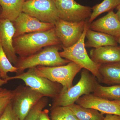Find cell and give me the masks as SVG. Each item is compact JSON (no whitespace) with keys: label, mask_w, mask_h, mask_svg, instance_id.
Here are the masks:
<instances>
[{"label":"cell","mask_w":120,"mask_h":120,"mask_svg":"<svg viewBox=\"0 0 120 120\" xmlns=\"http://www.w3.org/2000/svg\"><path fill=\"white\" fill-rule=\"evenodd\" d=\"M48 102L47 97L42 98L31 109L24 120H37L39 114L47 105Z\"/></svg>","instance_id":"25"},{"label":"cell","mask_w":120,"mask_h":120,"mask_svg":"<svg viewBox=\"0 0 120 120\" xmlns=\"http://www.w3.org/2000/svg\"><path fill=\"white\" fill-rule=\"evenodd\" d=\"M114 101L115 102L117 103L118 105H119L120 106V101Z\"/></svg>","instance_id":"31"},{"label":"cell","mask_w":120,"mask_h":120,"mask_svg":"<svg viewBox=\"0 0 120 120\" xmlns=\"http://www.w3.org/2000/svg\"><path fill=\"white\" fill-rule=\"evenodd\" d=\"M15 90L12 108L20 120H24L31 109L44 97L26 86H19Z\"/></svg>","instance_id":"8"},{"label":"cell","mask_w":120,"mask_h":120,"mask_svg":"<svg viewBox=\"0 0 120 120\" xmlns=\"http://www.w3.org/2000/svg\"><path fill=\"white\" fill-rule=\"evenodd\" d=\"M24 2V0H0L2 8L0 19L13 22L22 12Z\"/></svg>","instance_id":"18"},{"label":"cell","mask_w":120,"mask_h":120,"mask_svg":"<svg viewBox=\"0 0 120 120\" xmlns=\"http://www.w3.org/2000/svg\"></svg>","instance_id":"34"},{"label":"cell","mask_w":120,"mask_h":120,"mask_svg":"<svg viewBox=\"0 0 120 120\" xmlns=\"http://www.w3.org/2000/svg\"><path fill=\"white\" fill-rule=\"evenodd\" d=\"M92 94L110 101H120V85L106 86L98 83Z\"/></svg>","instance_id":"20"},{"label":"cell","mask_w":120,"mask_h":120,"mask_svg":"<svg viewBox=\"0 0 120 120\" xmlns=\"http://www.w3.org/2000/svg\"><path fill=\"white\" fill-rule=\"evenodd\" d=\"M91 30L102 32L118 38L120 37V22L113 11L89 25Z\"/></svg>","instance_id":"14"},{"label":"cell","mask_w":120,"mask_h":120,"mask_svg":"<svg viewBox=\"0 0 120 120\" xmlns=\"http://www.w3.org/2000/svg\"><path fill=\"white\" fill-rule=\"evenodd\" d=\"M61 45L49 46L32 55L19 57L15 66L17 69L16 75L22 73L26 69L38 66H61L71 62L60 56L59 51L62 48Z\"/></svg>","instance_id":"2"},{"label":"cell","mask_w":120,"mask_h":120,"mask_svg":"<svg viewBox=\"0 0 120 120\" xmlns=\"http://www.w3.org/2000/svg\"><path fill=\"white\" fill-rule=\"evenodd\" d=\"M98 83L95 76L83 69L79 81L75 85L69 88L62 87L59 94L53 99L52 107L68 106L75 103L83 95L93 93Z\"/></svg>","instance_id":"3"},{"label":"cell","mask_w":120,"mask_h":120,"mask_svg":"<svg viewBox=\"0 0 120 120\" xmlns=\"http://www.w3.org/2000/svg\"><path fill=\"white\" fill-rule=\"evenodd\" d=\"M75 103L85 108H91L103 114H112L120 116V106L113 101L98 97L93 94L84 95Z\"/></svg>","instance_id":"12"},{"label":"cell","mask_w":120,"mask_h":120,"mask_svg":"<svg viewBox=\"0 0 120 120\" xmlns=\"http://www.w3.org/2000/svg\"><path fill=\"white\" fill-rule=\"evenodd\" d=\"M88 24V21L79 41L70 47H62L63 50L60 52V54L62 58L75 62L82 68L88 70L100 82L101 77L99 69L101 64L95 63L91 60L86 49L85 39L86 32L89 27Z\"/></svg>","instance_id":"4"},{"label":"cell","mask_w":120,"mask_h":120,"mask_svg":"<svg viewBox=\"0 0 120 120\" xmlns=\"http://www.w3.org/2000/svg\"><path fill=\"white\" fill-rule=\"evenodd\" d=\"M117 41L118 43H119L120 45V37L118 38H117Z\"/></svg>","instance_id":"32"},{"label":"cell","mask_w":120,"mask_h":120,"mask_svg":"<svg viewBox=\"0 0 120 120\" xmlns=\"http://www.w3.org/2000/svg\"><path fill=\"white\" fill-rule=\"evenodd\" d=\"M87 20L79 22H69L59 19L54 24L56 34L62 47H68L79 41L83 33Z\"/></svg>","instance_id":"9"},{"label":"cell","mask_w":120,"mask_h":120,"mask_svg":"<svg viewBox=\"0 0 120 120\" xmlns=\"http://www.w3.org/2000/svg\"><path fill=\"white\" fill-rule=\"evenodd\" d=\"M78 120H103L104 114L97 110L85 108L75 103L68 106Z\"/></svg>","instance_id":"19"},{"label":"cell","mask_w":120,"mask_h":120,"mask_svg":"<svg viewBox=\"0 0 120 120\" xmlns=\"http://www.w3.org/2000/svg\"><path fill=\"white\" fill-rule=\"evenodd\" d=\"M24 1H28V0H24Z\"/></svg>","instance_id":"33"},{"label":"cell","mask_w":120,"mask_h":120,"mask_svg":"<svg viewBox=\"0 0 120 120\" xmlns=\"http://www.w3.org/2000/svg\"><path fill=\"white\" fill-rule=\"evenodd\" d=\"M8 81L7 79H3L0 77V90L2 88V86L5 84L8 83Z\"/></svg>","instance_id":"29"},{"label":"cell","mask_w":120,"mask_h":120,"mask_svg":"<svg viewBox=\"0 0 120 120\" xmlns=\"http://www.w3.org/2000/svg\"><path fill=\"white\" fill-rule=\"evenodd\" d=\"M59 18L69 22H79L90 18L92 8L78 4L75 0H54Z\"/></svg>","instance_id":"10"},{"label":"cell","mask_w":120,"mask_h":120,"mask_svg":"<svg viewBox=\"0 0 120 120\" xmlns=\"http://www.w3.org/2000/svg\"><path fill=\"white\" fill-rule=\"evenodd\" d=\"M116 8L117 11L116 14L120 22V4L118 5V7Z\"/></svg>","instance_id":"30"},{"label":"cell","mask_w":120,"mask_h":120,"mask_svg":"<svg viewBox=\"0 0 120 120\" xmlns=\"http://www.w3.org/2000/svg\"><path fill=\"white\" fill-rule=\"evenodd\" d=\"M7 79L8 81L13 79L21 80L26 86L43 95L44 97L53 99L58 95L62 87L60 84L38 75L35 71L34 68L28 69L26 72L9 76Z\"/></svg>","instance_id":"5"},{"label":"cell","mask_w":120,"mask_h":120,"mask_svg":"<svg viewBox=\"0 0 120 120\" xmlns=\"http://www.w3.org/2000/svg\"><path fill=\"white\" fill-rule=\"evenodd\" d=\"M15 94V90L1 88L0 90V116L11 102Z\"/></svg>","instance_id":"24"},{"label":"cell","mask_w":120,"mask_h":120,"mask_svg":"<svg viewBox=\"0 0 120 120\" xmlns=\"http://www.w3.org/2000/svg\"><path fill=\"white\" fill-rule=\"evenodd\" d=\"M15 32L12 22L9 20L0 19V43L8 60L15 66L18 60L13 45Z\"/></svg>","instance_id":"13"},{"label":"cell","mask_w":120,"mask_h":120,"mask_svg":"<svg viewBox=\"0 0 120 120\" xmlns=\"http://www.w3.org/2000/svg\"><path fill=\"white\" fill-rule=\"evenodd\" d=\"M51 118L52 120H78L69 106L52 107Z\"/></svg>","instance_id":"22"},{"label":"cell","mask_w":120,"mask_h":120,"mask_svg":"<svg viewBox=\"0 0 120 120\" xmlns=\"http://www.w3.org/2000/svg\"><path fill=\"white\" fill-rule=\"evenodd\" d=\"M103 120H120V116L112 114H106Z\"/></svg>","instance_id":"28"},{"label":"cell","mask_w":120,"mask_h":120,"mask_svg":"<svg viewBox=\"0 0 120 120\" xmlns=\"http://www.w3.org/2000/svg\"><path fill=\"white\" fill-rule=\"evenodd\" d=\"M61 44L54 27L45 31L25 34L13 40L15 52L19 57L32 55L47 46Z\"/></svg>","instance_id":"1"},{"label":"cell","mask_w":120,"mask_h":120,"mask_svg":"<svg viewBox=\"0 0 120 120\" xmlns=\"http://www.w3.org/2000/svg\"><path fill=\"white\" fill-rule=\"evenodd\" d=\"M90 57L99 64H109L120 61V46H106L94 48L90 51Z\"/></svg>","instance_id":"15"},{"label":"cell","mask_w":120,"mask_h":120,"mask_svg":"<svg viewBox=\"0 0 120 120\" xmlns=\"http://www.w3.org/2000/svg\"><path fill=\"white\" fill-rule=\"evenodd\" d=\"M100 82L107 85H120V61L101 64Z\"/></svg>","instance_id":"17"},{"label":"cell","mask_w":120,"mask_h":120,"mask_svg":"<svg viewBox=\"0 0 120 120\" xmlns=\"http://www.w3.org/2000/svg\"><path fill=\"white\" fill-rule=\"evenodd\" d=\"M22 12L54 25L60 19L54 0H28L24 3Z\"/></svg>","instance_id":"7"},{"label":"cell","mask_w":120,"mask_h":120,"mask_svg":"<svg viewBox=\"0 0 120 120\" xmlns=\"http://www.w3.org/2000/svg\"><path fill=\"white\" fill-rule=\"evenodd\" d=\"M17 69L13 66L7 57L0 43V75L2 79H7L9 77L8 73L9 72L17 73Z\"/></svg>","instance_id":"23"},{"label":"cell","mask_w":120,"mask_h":120,"mask_svg":"<svg viewBox=\"0 0 120 120\" xmlns=\"http://www.w3.org/2000/svg\"><path fill=\"white\" fill-rule=\"evenodd\" d=\"M15 29L14 38L25 34L45 31L54 28V24L41 22L22 12L13 22Z\"/></svg>","instance_id":"11"},{"label":"cell","mask_w":120,"mask_h":120,"mask_svg":"<svg viewBox=\"0 0 120 120\" xmlns=\"http://www.w3.org/2000/svg\"><path fill=\"white\" fill-rule=\"evenodd\" d=\"M120 4V0H103L100 4L95 5L92 8V12L88 19V23H91L99 15L112 11Z\"/></svg>","instance_id":"21"},{"label":"cell","mask_w":120,"mask_h":120,"mask_svg":"<svg viewBox=\"0 0 120 120\" xmlns=\"http://www.w3.org/2000/svg\"><path fill=\"white\" fill-rule=\"evenodd\" d=\"M0 120H20L13 110L12 102L0 116Z\"/></svg>","instance_id":"26"},{"label":"cell","mask_w":120,"mask_h":120,"mask_svg":"<svg viewBox=\"0 0 120 120\" xmlns=\"http://www.w3.org/2000/svg\"><path fill=\"white\" fill-rule=\"evenodd\" d=\"M82 69L79 65L71 61L64 65L56 67L39 66L34 68L35 73L52 82L69 88L73 86L74 78Z\"/></svg>","instance_id":"6"},{"label":"cell","mask_w":120,"mask_h":120,"mask_svg":"<svg viewBox=\"0 0 120 120\" xmlns=\"http://www.w3.org/2000/svg\"><path fill=\"white\" fill-rule=\"evenodd\" d=\"M49 112L48 109H43L39 114L37 120H52L49 116Z\"/></svg>","instance_id":"27"},{"label":"cell","mask_w":120,"mask_h":120,"mask_svg":"<svg viewBox=\"0 0 120 120\" xmlns=\"http://www.w3.org/2000/svg\"></svg>","instance_id":"35"},{"label":"cell","mask_w":120,"mask_h":120,"mask_svg":"<svg viewBox=\"0 0 120 120\" xmlns=\"http://www.w3.org/2000/svg\"><path fill=\"white\" fill-rule=\"evenodd\" d=\"M87 41L85 43L86 47L97 48L106 46L118 45L117 38L109 35L98 32L89 28L86 32Z\"/></svg>","instance_id":"16"}]
</instances>
